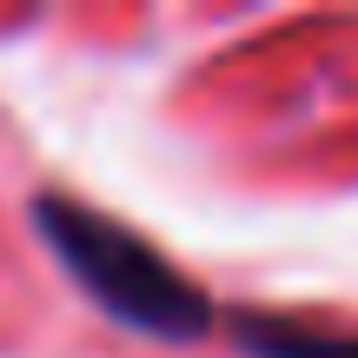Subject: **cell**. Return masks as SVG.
<instances>
[{
  "label": "cell",
  "instance_id": "cell-1",
  "mask_svg": "<svg viewBox=\"0 0 358 358\" xmlns=\"http://www.w3.org/2000/svg\"><path fill=\"white\" fill-rule=\"evenodd\" d=\"M27 219L53 252V266L73 279V292L93 299L120 332L159 338V345H192L213 332V299L113 213L73 199V192H34Z\"/></svg>",
  "mask_w": 358,
  "mask_h": 358
},
{
  "label": "cell",
  "instance_id": "cell-2",
  "mask_svg": "<svg viewBox=\"0 0 358 358\" xmlns=\"http://www.w3.org/2000/svg\"><path fill=\"white\" fill-rule=\"evenodd\" d=\"M232 345L245 358H358V332L299 312H232Z\"/></svg>",
  "mask_w": 358,
  "mask_h": 358
}]
</instances>
